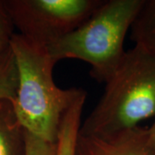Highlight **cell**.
<instances>
[{"instance_id": "cell-9", "label": "cell", "mask_w": 155, "mask_h": 155, "mask_svg": "<svg viewBox=\"0 0 155 155\" xmlns=\"http://www.w3.org/2000/svg\"><path fill=\"white\" fill-rule=\"evenodd\" d=\"M55 153L56 143L44 140L25 131L24 155H55Z\"/></svg>"}, {"instance_id": "cell-5", "label": "cell", "mask_w": 155, "mask_h": 155, "mask_svg": "<svg viewBox=\"0 0 155 155\" xmlns=\"http://www.w3.org/2000/svg\"><path fill=\"white\" fill-rule=\"evenodd\" d=\"M77 155H155L147 127H137L107 138L79 135Z\"/></svg>"}, {"instance_id": "cell-6", "label": "cell", "mask_w": 155, "mask_h": 155, "mask_svg": "<svg viewBox=\"0 0 155 155\" xmlns=\"http://www.w3.org/2000/svg\"><path fill=\"white\" fill-rule=\"evenodd\" d=\"M25 131L8 99L0 100V155H24Z\"/></svg>"}, {"instance_id": "cell-10", "label": "cell", "mask_w": 155, "mask_h": 155, "mask_svg": "<svg viewBox=\"0 0 155 155\" xmlns=\"http://www.w3.org/2000/svg\"><path fill=\"white\" fill-rule=\"evenodd\" d=\"M13 24L6 11L4 2L0 1V56L10 49L13 33Z\"/></svg>"}, {"instance_id": "cell-4", "label": "cell", "mask_w": 155, "mask_h": 155, "mask_svg": "<svg viewBox=\"0 0 155 155\" xmlns=\"http://www.w3.org/2000/svg\"><path fill=\"white\" fill-rule=\"evenodd\" d=\"M104 0L3 1L13 26L31 43L48 48L87 21Z\"/></svg>"}, {"instance_id": "cell-12", "label": "cell", "mask_w": 155, "mask_h": 155, "mask_svg": "<svg viewBox=\"0 0 155 155\" xmlns=\"http://www.w3.org/2000/svg\"><path fill=\"white\" fill-rule=\"evenodd\" d=\"M4 98H5V91H4L3 88L0 86V100L4 99Z\"/></svg>"}, {"instance_id": "cell-2", "label": "cell", "mask_w": 155, "mask_h": 155, "mask_svg": "<svg viewBox=\"0 0 155 155\" xmlns=\"http://www.w3.org/2000/svg\"><path fill=\"white\" fill-rule=\"evenodd\" d=\"M155 116V57L134 45L106 82L98 104L79 135L107 138L139 127Z\"/></svg>"}, {"instance_id": "cell-3", "label": "cell", "mask_w": 155, "mask_h": 155, "mask_svg": "<svg viewBox=\"0 0 155 155\" xmlns=\"http://www.w3.org/2000/svg\"><path fill=\"white\" fill-rule=\"evenodd\" d=\"M144 0H104L87 21L48 48L56 61L87 62L91 75L107 82L121 63L124 40Z\"/></svg>"}, {"instance_id": "cell-1", "label": "cell", "mask_w": 155, "mask_h": 155, "mask_svg": "<svg viewBox=\"0 0 155 155\" xmlns=\"http://www.w3.org/2000/svg\"><path fill=\"white\" fill-rule=\"evenodd\" d=\"M10 49L17 70V91L12 103L17 121L25 131L56 143L62 117L84 91L56 85L53 69L56 62L46 48L14 34Z\"/></svg>"}, {"instance_id": "cell-11", "label": "cell", "mask_w": 155, "mask_h": 155, "mask_svg": "<svg viewBox=\"0 0 155 155\" xmlns=\"http://www.w3.org/2000/svg\"><path fill=\"white\" fill-rule=\"evenodd\" d=\"M147 136L150 147L155 152V121L151 127H147Z\"/></svg>"}, {"instance_id": "cell-13", "label": "cell", "mask_w": 155, "mask_h": 155, "mask_svg": "<svg viewBox=\"0 0 155 155\" xmlns=\"http://www.w3.org/2000/svg\"><path fill=\"white\" fill-rule=\"evenodd\" d=\"M1 56H2V55H1Z\"/></svg>"}, {"instance_id": "cell-7", "label": "cell", "mask_w": 155, "mask_h": 155, "mask_svg": "<svg viewBox=\"0 0 155 155\" xmlns=\"http://www.w3.org/2000/svg\"><path fill=\"white\" fill-rule=\"evenodd\" d=\"M85 98L86 92L84 91L62 117L56 141L55 155H77L81 115Z\"/></svg>"}, {"instance_id": "cell-8", "label": "cell", "mask_w": 155, "mask_h": 155, "mask_svg": "<svg viewBox=\"0 0 155 155\" xmlns=\"http://www.w3.org/2000/svg\"><path fill=\"white\" fill-rule=\"evenodd\" d=\"M130 30L135 45L155 57V0H144Z\"/></svg>"}]
</instances>
